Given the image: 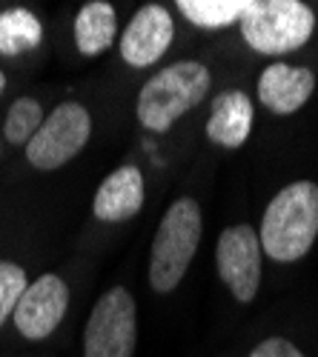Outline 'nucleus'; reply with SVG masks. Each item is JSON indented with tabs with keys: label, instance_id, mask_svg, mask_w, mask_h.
Returning a JSON list of instances; mask_svg holds the SVG:
<instances>
[{
	"label": "nucleus",
	"instance_id": "obj_1",
	"mask_svg": "<svg viewBox=\"0 0 318 357\" xmlns=\"http://www.w3.org/2000/svg\"><path fill=\"white\" fill-rule=\"evenodd\" d=\"M318 237V183L296 181L267 203L258 241L275 263H296L310 255Z\"/></svg>",
	"mask_w": 318,
	"mask_h": 357
},
{
	"label": "nucleus",
	"instance_id": "obj_2",
	"mask_svg": "<svg viewBox=\"0 0 318 357\" xmlns=\"http://www.w3.org/2000/svg\"><path fill=\"white\" fill-rule=\"evenodd\" d=\"M210 86L212 75L201 61H175L164 66L140 86L135 100L138 123L147 132L166 135L184 114L207 100Z\"/></svg>",
	"mask_w": 318,
	"mask_h": 357
},
{
	"label": "nucleus",
	"instance_id": "obj_3",
	"mask_svg": "<svg viewBox=\"0 0 318 357\" xmlns=\"http://www.w3.org/2000/svg\"><path fill=\"white\" fill-rule=\"evenodd\" d=\"M204 215L195 197H178L164 212L150 252V286L158 294L175 291L201 246Z\"/></svg>",
	"mask_w": 318,
	"mask_h": 357
},
{
	"label": "nucleus",
	"instance_id": "obj_4",
	"mask_svg": "<svg viewBox=\"0 0 318 357\" xmlns=\"http://www.w3.org/2000/svg\"><path fill=\"white\" fill-rule=\"evenodd\" d=\"M241 38L255 54H290L310 43L315 12L301 0H250L238 20Z\"/></svg>",
	"mask_w": 318,
	"mask_h": 357
},
{
	"label": "nucleus",
	"instance_id": "obj_5",
	"mask_svg": "<svg viewBox=\"0 0 318 357\" xmlns=\"http://www.w3.org/2000/svg\"><path fill=\"white\" fill-rule=\"evenodd\" d=\"M138 303L127 286L106 289L83 326V357H135Z\"/></svg>",
	"mask_w": 318,
	"mask_h": 357
},
{
	"label": "nucleus",
	"instance_id": "obj_6",
	"mask_svg": "<svg viewBox=\"0 0 318 357\" xmlns=\"http://www.w3.org/2000/svg\"><path fill=\"white\" fill-rule=\"evenodd\" d=\"M92 137V114L78 100L57 103L46 117L35 137L26 143V160L38 172H57L75 160Z\"/></svg>",
	"mask_w": 318,
	"mask_h": 357
},
{
	"label": "nucleus",
	"instance_id": "obj_7",
	"mask_svg": "<svg viewBox=\"0 0 318 357\" xmlns=\"http://www.w3.org/2000/svg\"><path fill=\"white\" fill-rule=\"evenodd\" d=\"M215 266L229 294L244 306L252 303L258 297V289H261V266H264L258 231L250 223H236L224 229L215 243Z\"/></svg>",
	"mask_w": 318,
	"mask_h": 357
},
{
	"label": "nucleus",
	"instance_id": "obj_8",
	"mask_svg": "<svg viewBox=\"0 0 318 357\" xmlns=\"http://www.w3.org/2000/svg\"><path fill=\"white\" fill-rule=\"evenodd\" d=\"M69 309V286L61 275H41L26 286L23 297L15 306L12 323L23 340H46Z\"/></svg>",
	"mask_w": 318,
	"mask_h": 357
},
{
	"label": "nucleus",
	"instance_id": "obj_9",
	"mask_svg": "<svg viewBox=\"0 0 318 357\" xmlns=\"http://www.w3.org/2000/svg\"><path fill=\"white\" fill-rule=\"evenodd\" d=\"M172 40H175V20H172L169 9L161 3H147L129 17L118 38V52L127 66L147 69L169 52Z\"/></svg>",
	"mask_w": 318,
	"mask_h": 357
},
{
	"label": "nucleus",
	"instance_id": "obj_10",
	"mask_svg": "<svg viewBox=\"0 0 318 357\" xmlns=\"http://www.w3.org/2000/svg\"><path fill=\"white\" fill-rule=\"evenodd\" d=\"M315 92V75L307 66H290L284 61L270 63L258 77V100L273 114H296Z\"/></svg>",
	"mask_w": 318,
	"mask_h": 357
},
{
	"label": "nucleus",
	"instance_id": "obj_11",
	"mask_svg": "<svg viewBox=\"0 0 318 357\" xmlns=\"http://www.w3.org/2000/svg\"><path fill=\"white\" fill-rule=\"evenodd\" d=\"M147 200V183L135 166H121L103 177L92 197V215L101 223H124L132 220Z\"/></svg>",
	"mask_w": 318,
	"mask_h": 357
},
{
	"label": "nucleus",
	"instance_id": "obj_12",
	"mask_svg": "<svg viewBox=\"0 0 318 357\" xmlns=\"http://www.w3.org/2000/svg\"><path fill=\"white\" fill-rule=\"evenodd\" d=\"M255 126V106L252 98L241 89H229L212 100L207 117V140L221 149H241Z\"/></svg>",
	"mask_w": 318,
	"mask_h": 357
},
{
	"label": "nucleus",
	"instance_id": "obj_13",
	"mask_svg": "<svg viewBox=\"0 0 318 357\" xmlns=\"http://www.w3.org/2000/svg\"><path fill=\"white\" fill-rule=\"evenodd\" d=\"M121 35L118 29V9L106 0H89L83 3L72 23V38L83 57H98L106 49L115 46V38Z\"/></svg>",
	"mask_w": 318,
	"mask_h": 357
},
{
	"label": "nucleus",
	"instance_id": "obj_14",
	"mask_svg": "<svg viewBox=\"0 0 318 357\" xmlns=\"http://www.w3.org/2000/svg\"><path fill=\"white\" fill-rule=\"evenodd\" d=\"M43 40V26L38 15L29 9H6L0 12V54L3 57H17L23 52L38 49Z\"/></svg>",
	"mask_w": 318,
	"mask_h": 357
},
{
	"label": "nucleus",
	"instance_id": "obj_15",
	"mask_svg": "<svg viewBox=\"0 0 318 357\" xmlns=\"http://www.w3.org/2000/svg\"><path fill=\"white\" fill-rule=\"evenodd\" d=\"M250 0H178L175 9L198 29H226L244 17Z\"/></svg>",
	"mask_w": 318,
	"mask_h": 357
},
{
	"label": "nucleus",
	"instance_id": "obj_16",
	"mask_svg": "<svg viewBox=\"0 0 318 357\" xmlns=\"http://www.w3.org/2000/svg\"><path fill=\"white\" fill-rule=\"evenodd\" d=\"M43 106L35 98H17L3 121V137L9 146H26L43 123Z\"/></svg>",
	"mask_w": 318,
	"mask_h": 357
},
{
	"label": "nucleus",
	"instance_id": "obj_17",
	"mask_svg": "<svg viewBox=\"0 0 318 357\" xmlns=\"http://www.w3.org/2000/svg\"><path fill=\"white\" fill-rule=\"evenodd\" d=\"M29 286L26 269L12 260H0V329L15 314V306Z\"/></svg>",
	"mask_w": 318,
	"mask_h": 357
},
{
	"label": "nucleus",
	"instance_id": "obj_18",
	"mask_svg": "<svg viewBox=\"0 0 318 357\" xmlns=\"http://www.w3.org/2000/svg\"><path fill=\"white\" fill-rule=\"evenodd\" d=\"M250 357H307V354L287 337H267L250 351Z\"/></svg>",
	"mask_w": 318,
	"mask_h": 357
},
{
	"label": "nucleus",
	"instance_id": "obj_19",
	"mask_svg": "<svg viewBox=\"0 0 318 357\" xmlns=\"http://www.w3.org/2000/svg\"><path fill=\"white\" fill-rule=\"evenodd\" d=\"M3 89H6V72L0 69V95H3Z\"/></svg>",
	"mask_w": 318,
	"mask_h": 357
}]
</instances>
